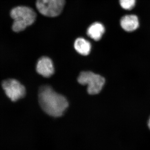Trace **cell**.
I'll list each match as a JSON object with an SVG mask.
<instances>
[{
  "label": "cell",
  "instance_id": "8fae6325",
  "mask_svg": "<svg viewBox=\"0 0 150 150\" xmlns=\"http://www.w3.org/2000/svg\"><path fill=\"white\" fill-rule=\"evenodd\" d=\"M148 126H149V128L150 129V118L149 119V121H148Z\"/></svg>",
  "mask_w": 150,
  "mask_h": 150
},
{
  "label": "cell",
  "instance_id": "30bf717a",
  "mask_svg": "<svg viewBox=\"0 0 150 150\" xmlns=\"http://www.w3.org/2000/svg\"><path fill=\"white\" fill-rule=\"evenodd\" d=\"M120 7L125 11H131L137 4V0H118Z\"/></svg>",
  "mask_w": 150,
  "mask_h": 150
},
{
  "label": "cell",
  "instance_id": "9c48e42d",
  "mask_svg": "<svg viewBox=\"0 0 150 150\" xmlns=\"http://www.w3.org/2000/svg\"><path fill=\"white\" fill-rule=\"evenodd\" d=\"M74 46L77 52L83 56L88 55L91 50L90 42L83 38H79L76 39Z\"/></svg>",
  "mask_w": 150,
  "mask_h": 150
},
{
  "label": "cell",
  "instance_id": "52a82bcc",
  "mask_svg": "<svg viewBox=\"0 0 150 150\" xmlns=\"http://www.w3.org/2000/svg\"><path fill=\"white\" fill-rule=\"evenodd\" d=\"M36 71L44 77L48 78L54 74V69L52 60L46 56H43L38 60L36 66Z\"/></svg>",
  "mask_w": 150,
  "mask_h": 150
},
{
  "label": "cell",
  "instance_id": "ba28073f",
  "mask_svg": "<svg viewBox=\"0 0 150 150\" xmlns=\"http://www.w3.org/2000/svg\"><path fill=\"white\" fill-rule=\"evenodd\" d=\"M105 31L104 25L99 22H96L91 25L87 30L89 37L96 41L100 40Z\"/></svg>",
  "mask_w": 150,
  "mask_h": 150
},
{
  "label": "cell",
  "instance_id": "7a4b0ae2",
  "mask_svg": "<svg viewBox=\"0 0 150 150\" xmlns=\"http://www.w3.org/2000/svg\"><path fill=\"white\" fill-rule=\"evenodd\" d=\"M10 15L14 20L12 29L15 32L24 30L28 26L33 24L36 18L35 11L24 6L14 8L11 11Z\"/></svg>",
  "mask_w": 150,
  "mask_h": 150
},
{
  "label": "cell",
  "instance_id": "8992f818",
  "mask_svg": "<svg viewBox=\"0 0 150 150\" xmlns=\"http://www.w3.org/2000/svg\"><path fill=\"white\" fill-rule=\"evenodd\" d=\"M140 20L137 15L129 14L123 16L120 20L121 28L127 32H133L140 27Z\"/></svg>",
  "mask_w": 150,
  "mask_h": 150
},
{
  "label": "cell",
  "instance_id": "3957f363",
  "mask_svg": "<svg viewBox=\"0 0 150 150\" xmlns=\"http://www.w3.org/2000/svg\"><path fill=\"white\" fill-rule=\"evenodd\" d=\"M78 81L82 85H87V91L89 94L96 95L102 89L105 79L100 75L92 72L83 71L79 76Z\"/></svg>",
  "mask_w": 150,
  "mask_h": 150
},
{
  "label": "cell",
  "instance_id": "6da1fadb",
  "mask_svg": "<svg viewBox=\"0 0 150 150\" xmlns=\"http://www.w3.org/2000/svg\"><path fill=\"white\" fill-rule=\"evenodd\" d=\"M38 101L43 111L54 117L62 116L69 105V103L64 96L57 93L48 86L40 88Z\"/></svg>",
  "mask_w": 150,
  "mask_h": 150
},
{
  "label": "cell",
  "instance_id": "277c9868",
  "mask_svg": "<svg viewBox=\"0 0 150 150\" xmlns=\"http://www.w3.org/2000/svg\"><path fill=\"white\" fill-rule=\"evenodd\" d=\"M65 3L66 0H37L36 7L44 16L55 17L62 13Z\"/></svg>",
  "mask_w": 150,
  "mask_h": 150
},
{
  "label": "cell",
  "instance_id": "5b68a950",
  "mask_svg": "<svg viewBox=\"0 0 150 150\" xmlns=\"http://www.w3.org/2000/svg\"><path fill=\"white\" fill-rule=\"evenodd\" d=\"M2 87L7 96L13 102L24 97L26 93L24 86L18 81L14 79H8L3 81Z\"/></svg>",
  "mask_w": 150,
  "mask_h": 150
}]
</instances>
